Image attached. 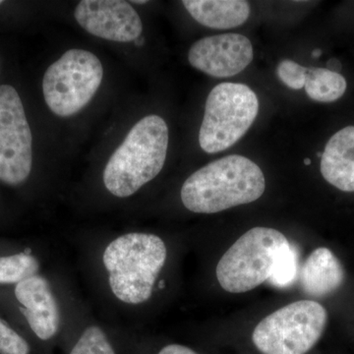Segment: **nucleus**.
<instances>
[{
    "instance_id": "obj_3",
    "label": "nucleus",
    "mask_w": 354,
    "mask_h": 354,
    "mask_svg": "<svg viewBox=\"0 0 354 354\" xmlns=\"http://www.w3.org/2000/svg\"><path fill=\"white\" fill-rule=\"evenodd\" d=\"M167 256V246L158 235L131 232L111 241L102 262L114 297L127 304L150 299Z\"/></svg>"
},
{
    "instance_id": "obj_20",
    "label": "nucleus",
    "mask_w": 354,
    "mask_h": 354,
    "mask_svg": "<svg viewBox=\"0 0 354 354\" xmlns=\"http://www.w3.org/2000/svg\"><path fill=\"white\" fill-rule=\"evenodd\" d=\"M29 353L28 342L0 319V354Z\"/></svg>"
},
{
    "instance_id": "obj_10",
    "label": "nucleus",
    "mask_w": 354,
    "mask_h": 354,
    "mask_svg": "<svg viewBox=\"0 0 354 354\" xmlns=\"http://www.w3.org/2000/svg\"><path fill=\"white\" fill-rule=\"evenodd\" d=\"M253 46L241 34H223L197 41L188 53L194 68L216 78L241 73L252 62Z\"/></svg>"
},
{
    "instance_id": "obj_11",
    "label": "nucleus",
    "mask_w": 354,
    "mask_h": 354,
    "mask_svg": "<svg viewBox=\"0 0 354 354\" xmlns=\"http://www.w3.org/2000/svg\"><path fill=\"white\" fill-rule=\"evenodd\" d=\"M15 297L21 313L41 341H48L59 329L60 314L48 279L35 274L16 285Z\"/></svg>"
},
{
    "instance_id": "obj_9",
    "label": "nucleus",
    "mask_w": 354,
    "mask_h": 354,
    "mask_svg": "<svg viewBox=\"0 0 354 354\" xmlns=\"http://www.w3.org/2000/svg\"><path fill=\"white\" fill-rule=\"evenodd\" d=\"M74 16L86 31L108 41H136L143 31L138 13L122 0H82Z\"/></svg>"
},
{
    "instance_id": "obj_21",
    "label": "nucleus",
    "mask_w": 354,
    "mask_h": 354,
    "mask_svg": "<svg viewBox=\"0 0 354 354\" xmlns=\"http://www.w3.org/2000/svg\"><path fill=\"white\" fill-rule=\"evenodd\" d=\"M158 354H199L196 351L187 348V346H181V344H169L165 346Z\"/></svg>"
},
{
    "instance_id": "obj_22",
    "label": "nucleus",
    "mask_w": 354,
    "mask_h": 354,
    "mask_svg": "<svg viewBox=\"0 0 354 354\" xmlns=\"http://www.w3.org/2000/svg\"><path fill=\"white\" fill-rule=\"evenodd\" d=\"M328 67H330V70H332V71L339 73L337 70L341 69V64H339L337 59H330V62H328Z\"/></svg>"
},
{
    "instance_id": "obj_1",
    "label": "nucleus",
    "mask_w": 354,
    "mask_h": 354,
    "mask_svg": "<svg viewBox=\"0 0 354 354\" xmlns=\"http://www.w3.org/2000/svg\"><path fill=\"white\" fill-rule=\"evenodd\" d=\"M265 188L262 169L243 156L232 155L191 174L180 196L185 208L193 213L216 214L256 201Z\"/></svg>"
},
{
    "instance_id": "obj_26",
    "label": "nucleus",
    "mask_w": 354,
    "mask_h": 354,
    "mask_svg": "<svg viewBox=\"0 0 354 354\" xmlns=\"http://www.w3.org/2000/svg\"><path fill=\"white\" fill-rule=\"evenodd\" d=\"M304 164L305 165H310V164H311V162H310L309 158H305Z\"/></svg>"
},
{
    "instance_id": "obj_13",
    "label": "nucleus",
    "mask_w": 354,
    "mask_h": 354,
    "mask_svg": "<svg viewBox=\"0 0 354 354\" xmlns=\"http://www.w3.org/2000/svg\"><path fill=\"white\" fill-rule=\"evenodd\" d=\"M299 278L306 295L324 297L341 288L346 274L337 256L329 248L320 247L312 251L305 261Z\"/></svg>"
},
{
    "instance_id": "obj_18",
    "label": "nucleus",
    "mask_w": 354,
    "mask_h": 354,
    "mask_svg": "<svg viewBox=\"0 0 354 354\" xmlns=\"http://www.w3.org/2000/svg\"><path fill=\"white\" fill-rule=\"evenodd\" d=\"M297 271V251L290 244L279 254L269 281L277 288H286L295 281Z\"/></svg>"
},
{
    "instance_id": "obj_24",
    "label": "nucleus",
    "mask_w": 354,
    "mask_h": 354,
    "mask_svg": "<svg viewBox=\"0 0 354 354\" xmlns=\"http://www.w3.org/2000/svg\"><path fill=\"white\" fill-rule=\"evenodd\" d=\"M312 55H313L314 57H320V55H321V50H314L313 53H312Z\"/></svg>"
},
{
    "instance_id": "obj_6",
    "label": "nucleus",
    "mask_w": 354,
    "mask_h": 354,
    "mask_svg": "<svg viewBox=\"0 0 354 354\" xmlns=\"http://www.w3.org/2000/svg\"><path fill=\"white\" fill-rule=\"evenodd\" d=\"M327 322L323 305L299 300L263 319L254 330L253 342L263 354H305L321 339Z\"/></svg>"
},
{
    "instance_id": "obj_15",
    "label": "nucleus",
    "mask_w": 354,
    "mask_h": 354,
    "mask_svg": "<svg viewBox=\"0 0 354 354\" xmlns=\"http://www.w3.org/2000/svg\"><path fill=\"white\" fill-rule=\"evenodd\" d=\"M305 91L310 99L320 102H332L341 99L346 88L344 77L328 68L307 69Z\"/></svg>"
},
{
    "instance_id": "obj_17",
    "label": "nucleus",
    "mask_w": 354,
    "mask_h": 354,
    "mask_svg": "<svg viewBox=\"0 0 354 354\" xmlns=\"http://www.w3.org/2000/svg\"><path fill=\"white\" fill-rule=\"evenodd\" d=\"M69 354H115L104 330L91 326L84 330Z\"/></svg>"
},
{
    "instance_id": "obj_14",
    "label": "nucleus",
    "mask_w": 354,
    "mask_h": 354,
    "mask_svg": "<svg viewBox=\"0 0 354 354\" xmlns=\"http://www.w3.org/2000/svg\"><path fill=\"white\" fill-rule=\"evenodd\" d=\"M183 4L198 23L211 29L239 27L250 14V6L242 0H184Z\"/></svg>"
},
{
    "instance_id": "obj_19",
    "label": "nucleus",
    "mask_w": 354,
    "mask_h": 354,
    "mask_svg": "<svg viewBox=\"0 0 354 354\" xmlns=\"http://www.w3.org/2000/svg\"><path fill=\"white\" fill-rule=\"evenodd\" d=\"M277 73L281 82L292 90H300L306 82L307 68L293 60H281L277 68Z\"/></svg>"
},
{
    "instance_id": "obj_7",
    "label": "nucleus",
    "mask_w": 354,
    "mask_h": 354,
    "mask_svg": "<svg viewBox=\"0 0 354 354\" xmlns=\"http://www.w3.org/2000/svg\"><path fill=\"white\" fill-rule=\"evenodd\" d=\"M104 68L94 53L66 51L44 73V101L53 113L68 118L85 108L101 86Z\"/></svg>"
},
{
    "instance_id": "obj_23",
    "label": "nucleus",
    "mask_w": 354,
    "mask_h": 354,
    "mask_svg": "<svg viewBox=\"0 0 354 354\" xmlns=\"http://www.w3.org/2000/svg\"><path fill=\"white\" fill-rule=\"evenodd\" d=\"M135 41V44H136V46H143V44H144V38H138L136 39V41Z\"/></svg>"
},
{
    "instance_id": "obj_5",
    "label": "nucleus",
    "mask_w": 354,
    "mask_h": 354,
    "mask_svg": "<svg viewBox=\"0 0 354 354\" xmlns=\"http://www.w3.org/2000/svg\"><path fill=\"white\" fill-rule=\"evenodd\" d=\"M259 111L254 91L241 83H221L209 92L199 132L202 150L216 153L246 134Z\"/></svg>"
},
{
    "instance_id": "obj_2",
    "label": "nucleus",
    "mask_w": 354,
    "mask_h": 354,
    "mask_svg": "<svg viewBox=\"0 0 354 354\" xmlns=\"http://www.w3.org/2000/svg\"><path fill=\"white\" fill-rule=\"evenodd\" d=\"M169 147V128L160 116H146L137 122L109 158L104 169V186L127 198L150 183L164 167Z\"/></svg>"
},
{
    "instance_id": "obj_25",
    "label": "nucleus",
    "mask_w": 354,
    "mask_h": 354,
    "mask_svg": "<svg viewBox=\"0 0 354 354\" xmlns=\"http://www.w3.org/2000/svg\"><path fill=\"white\" fill-rule=\"evenodd\" d=\"M133 3H135V4H144V3H147V1H136V0H134V1H132Z\"/></svg>"
},
{
    "instance_id": "obj_27",
    "label": "nucleus",
    "mask_w": 354,
    "mask_h": 354,
    "mask_svg": "<svg viewBox=\"0 0 354 354\" xmlns=\"http://www.w3.org/2000/svg\"><path fill=\"white\" fill-rule=\"evenodd\" d=\"M1 3H2V1H0V4H1Z\"/></svg>"
},
{
    "instance_id": "obj_8",
    "label": "nucleus",
    "mask_w": 354,
    "mask_h": 354,
    "mask_svg": "<svg viewBox=\"0 0 354 354\" xmlns=\"http://www.w3.org/2000/svg\"><path fill=\"white\" fill-rule=\"evenodd\" d=\"M32 137L17 91L0 86V181L19 185L32 171Z\"/></svg>"
},
{
    "instance_id": "obj_12",
    "label": "nucleus",
    "mask_w": 354,
    "mask_h": 354,
    "mask_svg": "<svg viewBox=\"0 0 354 354\" xmlns=\"http://www.w3.org/2000/svg\"><path fill=\"white\" fill-rule=\"evenodd\" d=\"M321 158L325 180L344 192H354V127L335 133Z\"/></svg>"
},
{
    "instance_id": "obj_16",
    "label": "nucleus",
    "mask_w": 354,
    "mask_h": 354,
    "mask_svg": "<svg viewBox=\"0 0 354 354\" xmlns=\"http://www.w3.org/2000/svg\"><path fill=\"white\" fill-rule=\"evenodd\" d=\"M39 261L27 253L0 257V285L18 283L37 274Z\"/></svg>"
},
{
    "instance_id": "obj_4",
    "label": "nucleus",
    "mask_w": 354,
    "mask_h": 354,
    "mask_svg": "<svg viewBox=\"0 0 354 354\" xmlns=\"http://www.w3.org/2000/svg\"><path fill=\"white\" fill-rule=\"evenodd\" d=\"M274 228L257 227L245 232L223 254L216 266V279L230 293H243L269 281L279 254L290 245Z\"/></svg>"
}]
</instances>
